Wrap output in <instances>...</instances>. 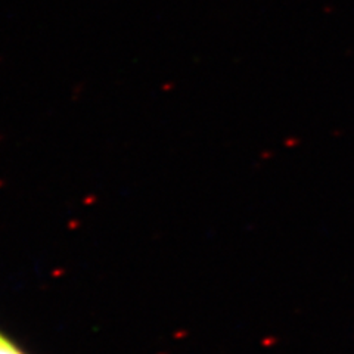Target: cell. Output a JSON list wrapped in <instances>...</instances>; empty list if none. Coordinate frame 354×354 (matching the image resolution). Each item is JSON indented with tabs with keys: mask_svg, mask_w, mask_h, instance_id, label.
Instances as JSON below:
<instances>
[{
	"mask_svg": "<svg viewBox=\"0 0 354 354\" xmlns=\"http://www.w3.org/2000/svg\"><path fill=\"white\" fill-rule=\"evenodd\" d=\"M0 354H27L17 342L0 330Z\"/></svg>",
	"mask_w": 354,
	"mask_h": 354,
	"instance_id": "cell-1",
	"label": "cell"
}]
</instances>
